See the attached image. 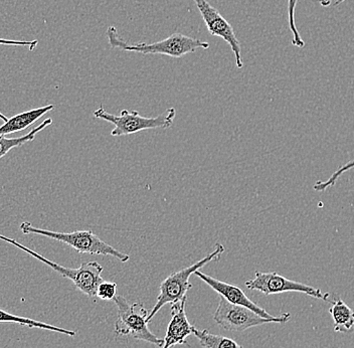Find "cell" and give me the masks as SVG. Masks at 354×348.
Returning <instances> with one entry per match:
<instances>
[{
  "instance_id": "6da1fadb",
  "label": "cell",
  "mask_w": 354,
  "mask_h": 348,
  "mask_svg": "<svg viewBox=\"0 0 354 348\" xmlns=\"http://www.w3.org/2000/svg\"><path fill=\"white\" fill-rule=\"evenodd\" d=\"M107 37L111 48L143 55H165L176 57V59L192 54L198 48L207 50L209 48V44L207 42L187 37L179 33H172L162 41L155 42V43L128 44L122 39L114 26H109L107 30Z\"/></svg>"
},
{
  "instance_id": "7a4b0ae2",
  "label": "cell",
  "mask_w": 354,
  "mask_h": 348,
  "mask_svg": "<svg viewBox=\"0 0 354 348\" xmlns=\"http://www.w3.org/2000/svg\"><path fill=\"white\" fill-rule=\"evenodd\" d=\"M24 235H39L46 238L55 239L70 246L81 254L99 255V256H111L118 259L122 263L130 260L129 255L119 252L112 246L102 241L92 230H76L72 232H59L54 230L39 229L33 227L28 221H24L19 226Z\"/></svg>"
},
{
  "instance_id": "3957f363",
  "label": "cell",
  "mask_w": 354,
  "mask_h": 348,
  "mask_svg": "<svg viewBox=\"0 0 354 348\" xmlns=\"http://www.w3.org/2000/svg\"><path fill=\"white\" fill-rule=\"evenodd\" d=\"M225 253V247L221 243L216 244V249L210 254L207 255L205 258L201 259L194 265L185 268L170 274L167 278L160 284V293L157 297L156 304L149 311L148 321H151L154 316L160 311L161 308L166 304H174L183 299L187 298V292L192 289V285L189 282L190 276L198 271L201 268L205 267L207 264L212 261H220L221 255Z\"/></svg>"
},
{
  "instance_id": "277c9868",
  "label": "cell",
  "mask_w": 354,
  "mask_h": 348,
  "mask_svg": "<svg viewBox=\"0 0 354 348\" xmlns=\"http://www.w3.org/2000/svg\"><path fill=\"white\" fill-rule=\"evenodd\" d=\"M0 239L6 241V243L11 244L15 247L19 248V250L28 253L33 258L43 262L44 264L52 268L57 274L65 277L66 279H70L75 284V287L80 290L82 293L88 295L91 298H96L99 285L103 282V278H102L101 275L104 268L100 265L98 262L82 263L79 268H66L64 266L55 263V262L44 258L41 255L37 254V252L30 250V248L21 245V243L15 241V239L8 238V237L3 236V235H0Z\"/></svg>"
},
{
  "instance_id": "5b68a950",
  "label": "cell",
  "mask_w": 354,
  "mask_h": 348,
  "mask_svg": "<svg viewBox=\"0 0 354 348\" xmlns=\"http://www.w3.org/2000/svg\"><path fill=\"white\" fill-rule=\"evenodd\" d=\"M113 300L118 309V318L115 322V334L130 336L137 340L145 341L156 347H162L165 345V340L157 338L148 328L149 310L144 308L141 303L130 304L120 295H117Z\"/></svg>"
},
{
  "instance_id": "8992f818",
  "label": "cell",
  "mask_w": 354,
  "mask_h": 348,
  "mask_svg": "<svg viewBox=\"0 0 354 348\" xmlns=\"http://www.w3.org/2000/svg\"><path fill=\"white\" fill-rule=\"evenodd\" d=\"M94 116L112 123L115 127L111 131V135L119 137L135 134L143 130L170 128L176 118V108H169L163 114L149 118L141 116L137 111L129 112L128 110H123L120 115L110 114L103 106H100L98 109L94 111Z\"/></svg>"
},
{
  "instance_id": "52a82bcc",
  "label": "cell",
  "mask_w": 354,
  "mask_h": 348,
  "mask_svg": "<svg viewBox=\"0 0 354 348\" xmlns=\"http://www.w3.org/2000/svg\"><path fill=\"white\" fill-rule=\"evenodd\" d=\"M290 319V313H282L273 319L264 318L249 308L227 302L223 297H221L220 302L214 314V320L216 324L227 331L232 332H243L250 328L261 327L268 323L284 324Z\"/></svg>"
},
{
  "instance_id": "ba28073f",
  "label": "cell",
  "mask_w": 354,
  "mask_h": 348,
  "mask_svg": "<svg viewBox=\"0 0 354 348\" xmlns=\"http://www.w3.org/2000/svg\"><path fill=\"white\" fill-rule=\"evenodd\" d=\"M245 285L248 289L256 290L267 296L268 295L286 293V292H299V293L306 294L313 298L321 299L327 302H330V301L332 302L335 298V296L328 292H322L318 288L290 280L276 272L256 271L254 278L247 281Z\"/></svg>"
},
{
  "instance_id": "9c48e42d",
  "label": "cell",
  "mask_w": 354,
  "mask_h": 348,
  "mask_svg": "<svg viewBox=\"0 0 354 348\" xmlns=\"http://www.w3.org/2000/svg\"><path fill=\"white\" fill-rule=\"evenodd\" d=\"M194 1L196 2L210 35L221 37L229 44L234 57H236V66L239 68H242L243 63L241 44L230 22L223 17L218 10L210 6L207 0H194Z\"/></svg>"
},
{
  "instance_id": "30bf717a",
  "label": "cell",
  "mask_w": 354,
  "mask_h": 348,
  "mask_svg": "<svg viewBox=\"0 0 354 348\" xmlns=\"http://www.w3.org/2000/svg\"><path fill=\"white\" fill-rule=\"evenodd\" d=\"M194 275L198 277L201 281L207 283L212 290H214L216 293L220 294V296L225 298L227 302L232 303V304L249 308L252 311L256 312L257 314L264 317V318H275L276 316L271 315V314L268 313L265 309H263L262 307L256 304L254 301H252L251 299L245 294V292H243L242 289L236 287V286L231 285V284L223 282V281L218 280V279L212 278V277L209 276V275L205 274V273L201 271H196L194 273Z\"/></svg>"
},
{
  "instance_id": "8fae6325",
  "label": "cell",
  "mask_w": 354,
  "mask_h": 348,
  "mask_svg": "<svg viewBox=\"0 0 354 348\" xmlns=\"http://www.w3.org/2000/svg\"><path fill=\"white\" fill-rule=\"evenodd\" d=\"M187 299L171 304V320L168 324L165 338V345L161 348H170L177 345H185L188 336L194 334V328L185 313Z\"/></svg>"
},
{
  "instance_id": "7c38bea8",
  "label": "cell",
  "mask_w": 354,
  "mask_h": 348,
  "mask_svg": "<svg viewBox=\"0 0 354 348\" xmlns=\"http://www.w3.org/2000/svg\"><path fill=\"white\" fill-rule=\"evenodd\" d=\"M54 109V105H46L44 107L35 108V109L19 113V114L8 119V122H4L3 125L0 126V135L6 136V135L13 134V133L26 129V128L32 125L35 121L41 119L46 113Z\"/></svg>"
},
{
  "instance_id": "4fadbf2b",
  "label": "cell",
  "mask_w": 354,
  "mask_h": 348,
  "mask_svg": "<svg viewBox=\"0 0 354 348\" xmlns=\"http://www.w3.org/2000/svg\"><path fill=\"white\" fill-rule=\"evenodd\" d=\"M329 313L333 319L334 331L347 333L353 329L354 310L351 309L339 297L335 296L332 301Z\"/></svg>"
},
{
  "instance_id": "5bb4252c",
  "label": "cell",
  "mask_w": 354,
  "mask_h": 348,
  "mask_svg": "<svg viewBox=\"0 0 354 348\" xmlns=\"http://www.w3.org/2000/svg\"><path fill=\"white\" fill-rule=\"evenodd\" d=\"M17 323L21 327L30 328H39V329L50 330V331L57 332V333L65 334V336L74 338L77 332L73 330L65 329V328L54 327V325L46 324V323L39 322V321L33 320V319L26 318V317L13 315L4 310L0 309V323Z\"/></svg>"
},
{
  "instance_id": "9a60e30c",
  "label": "cell",
  "mask_w": 354,
  "mask_h": 348,
  "mask_svg": "<svg viewBox=\"0 0 354 348\" xmlns=\"http://www.w3.org/2000/svg\"><path fill=\"white\" fill-rule=\"evenodd\" d=\"M52 118L46 119L41 125L33 128L28 134L24 135V136L21 137H17V138H8V137L4 136V135H0V159L3 158L13 148L21 147V146L24 145V144L35 140L37 133L46 129L48 126L52 125Z\"/></svg>"
},
{
  "instance_id": "2e32d148",
  "label": "cell",
  "mask_w": 354,
  "mask_h": 348,
  "mask_svg": "<svg viewBox=\"0 0 354 348\" xmlns=\"http://www.w3.org/2000/svg\"><path fill=\"white\" fill-rule=\"evenodd\" d=\"M194 336L198 339L201 347L205 348H243L236 341L225 336L210 333L209 330L194 328Z\"/></svg>"
},
{
  "instance_id": "e0dca14e",
  "label": "cell",
  "mask_w": 354,
  "mask_h": 348,
  "mask_svg": "<svg viewBox=\"0 0 354 348\" xmlns=\"http://www.w3.org/2000/svg\"><path fill=\"white\" fill-rule=\"evenodd\" d=\"M298 0H288V21H289V28L292 33V44L297 48H303L305 46L304 41L301 37L296 26L295 10Z\"/></svg>"
},
{
  "instance_id": "ac0fdd59",
  "label": "cell",
  "mask_w": 354,
  "mask_h": 348,
  "mask_svg": "<svg viewBox=\"0 0 354 348\" xmlns=\"http://www.w3.org/2000/svg\"><path fill=\"white\" fill-rule=\"evenodd\" d=\"M353 168H354V159L349 161V163L344 164L342 167L338 168L334 174L330 175V177H329L327 181H318L313 186L314 190H316V192H325L327 188L332 187V186L335 185L336 181H338V178H339L342 174H344L345 172L353 170Z\"/></svg>"
},
{
  "instance_id": "d6986e66",
  "label": "cell",
  "mask_w": 354,
  "mask_h": 348,
  "mask_svg": "<svg viewBox=\"0 0 354 348\" xmlns=\"http://www.w3.org/2000/svg\"><path fill=\"white\" fill-rule=\"evenodd\" d=\"M117 296V284L113 282H102L97 290V297L102 300H113Z\"/></svg>"
},
{
  "instance_id": "ffe728a7",
  "label": "cell",
  "mask_w": 354,
  "mask_h": 348,
  "mask_svg": "<svg viewBox=\"0 0 354 348\" xmlns=\"http://www.w3.org/2000/svg\"><path fill=\"white\" fill-rule=\"evenodd\" d=\"M37 44H39V41L24 42V41H12V39H0V44H3V46H28V48H30V51L35 50V48H37Z\"/></svg>"
},
{
  "instance_id": "44dd1931",
  "label": "cell",
  "mask_w": 354,
  "mask_h": 348,
  "mask_svg": "<svg viewBox=\"0 0 354 348\" xmlns=\"http://www.w3.org/2000/svg\"><path fill=\"white\" fill-rule=\"evenodd\" d=\"M321 6H323V8H327V6H330L331 4V0H319Z\"/></svg>"
},
{
  "instance_id": "7402d4cb",
  "label": "cell",
  "mask_w": 354,
  "mask_h": 348,
  "mask_svg": "<svg viewBox=\"0 0 354 348\" xmlns=\"http://www.w3.org/2000/svg\"><path fill=\"white\" fill-rule=\"evenodd\" d=\"M0 119L2 120L3 122H8V117L6 116V115L2 114V113H0Z\"/></svg>"
},
{
  "instance_id": "603a6c76",
  "label": "cell",
  "mask_w": 354,
  "mask_h": 348,
  "mask_svg": "<svg viewBox=\"0 0 354 348\" xmlns=\"http://www.w3.org/2000/svg\"><path fill=\"white\" fill-rule=\"evenodd\" d=\"M345 0H336L335 3H334V6H339V4H342V2H344Z\"/></svg>"
}]
</instances>
